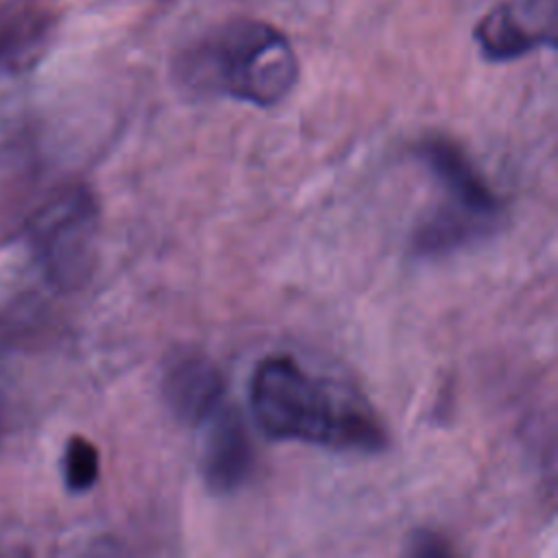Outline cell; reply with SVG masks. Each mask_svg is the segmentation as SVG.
<instances>
[{"label":"cell","mask_w":558,"mask_h":558,"mask_svg":"<svg viewBox=\"0 0 558 558\" xmlns=\"http://www.w3.org/2000/svg\"><path fill=\"white\" fill-rule=\"evenodd\" d=\"M161 392L172 416L185 425H205L225 399V377L198 349H174L163 366Z\"/></svg>","instance_id":"4"},{"label":"cell","mask_w":558,"mask_h":558,"mask_svg":"<svg viewBox=\"0 0 558 558\" xmlns=\"http://www.w3.org/2000/svg\"><path fill=\"white\" fill-rule=\"evenodd\" d=\"M251 412L272 440L379 453L388 432L362 401L342 397L290 355L264 357L251 379Z\"/></svg>","instance_id":"1"},{"label":"cell","mask_w":558,"mask_h":558,"mask_svg":"<svg viewBox=\"0 0 558 558\" xmlns=\"http://www.w3.org/2000/svg\"><path fill=\"white\" fill-rule=\"evenodd\" d=\"M98 469L100 460L96 447L81 436L70 438L63 456V477L68 488L74 493L89 490L98 480Z\"/></svg>","instance_id":"7"},{"label":"cell","mask_w":558,"mask_h":558,"mask_svg":"<svg viewBox=\"0 0 558 558\" xmlns=\"http://www.w3.org/2000/svg\"><path fill=\"white\" fill-rule=\"evenodd\" d=\"M416 157L447 190L451 205L447 209L473 218L486 227H495L504 214L499 196L477 172L469 155L449 137L432 135L416 146Z\"/></svg>","instance_id":"3"},{"label":"cell","mask_w":558,"mask_h":558,"mask_svg":"<svg viewBox=\"0 0 558 558\" xmlns=\"http://www.w3.org/2000/svg\"><path fill=\"white\" fill-rule=\"evenodd\" d=\"M473 39L477 41L482 57L493 63L514 61L530 54L536 48L556 46L554 31L545 28L530 15L523 20L510 4L497 7L490 13H486L477 22Z\"/></svg>","instance_id":"6"},{"label":"cell","mask_w":558,"mask_h":558,"mask_svg":"<svg viewBox=\"0 0 558 558\" xmlns=\"http://www.w3.org/2000/svg\"><path fill=\"white\" fill-rule=\"evenodd\" d=\"M201 447V475L216 495L240 490L255 471V449L242 416L233 408H220L207 423Z\"/></svg>","instance_id":"5"},{"label":"cell","mask_w":558,"mask_h":558,"mask_svg":"<svg viewBox=\"0 0 558 558\" xmlns=\"http://www.w3.org/2000/svg\"><path fill=\"white\" fill-rule=\"evenodd\" d=\"M408 554L412 556H421V558H427V556H449L451 554V547L449 543L432 532V530H416L410 541H408Z\"/></svg>","instance_id":"8"},{"label":"cell","mask_w":558,"mask_h":558,"mask_svg":"<svg viewBox=\"0 0 558 558\" xmlns=\"http://www.w3.org/2000/svg\"><path fill=\"white\" fill-rule=\"evenodd\" d=\"M290 39L268 22L235 17L190 41L174 59V81L194 96H229L255 107L279 105L296 85Z\"/></svg>","instance_id":"2"}]
</instances>
